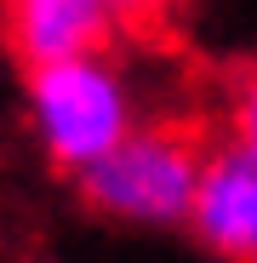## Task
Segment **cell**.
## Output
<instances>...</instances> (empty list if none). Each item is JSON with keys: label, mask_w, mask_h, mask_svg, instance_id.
<instances>
[{"label": "cell", "mask_w": 257, "mask_h": 263, "mask_svg": "<svg viewBox=\"0 0 257 263\" xmlns=\"http://www.w3.org/2000/svg\"><path fill=\"white\" fill-rule=\"evenodd\" d=\"M211 143L189 120H154L143 132H126V143L109 149L97 166L80 172L86 206L137 223H171L194 212V189L206 172Z\"/></svg>", "instance_id": "cell-1"}, {"label": "cell", "mask_w": 257, "mask_h": 263, "mask_svg": "<svg viewBox=\"0 0 257 263\" xmlns=\"http://www.w3.org/2000/svg\"><path fill=\"white\" fill-rule=\"evenodd\" d=\"M29 86H34V109H40V126H46V143H52L57 166L86 172L109 149L126 143V92L97 58L46 69Z\"/></svg>", "instance_id": "cell-2"}, {"label": "cell", "mask_w": 257, "mask_h": 263, "mask_svg": "<svg viewBox=\"0 0 257 263\" xmlns=\"http://www.w3.org/2000/svg\"><path fill=\"white\" fill-rule=\"evenodd\" d=\"M109 34H114V12L92 6V0H0V40L29 80L97 58Z\"/></svg>", "instance_id": "cell-3"}, {"label": "cell", "mask_w": 257, "mask_h": 263, "mask_svg": "<svg viewBox=\"0 0 257 263\" xmlns=\"http://www.w3.org/2000/svg\"><path fill=\"white\" fill-rule=\"evenodd\" d=\"M194 235L234 263H257V160L234 143H218L206 155L194 212Z\"/></svg>", "instance_id": "cell-4"}, {"label": "cell", "mask_w": 257, "mask_h": 263, "mask_svg": "<svg viewBox=\"0 0 257 263\" xmlns=\"http://www.w3.org/2000/svg\"><path fill=\"white\" fill-rule=\"evenodd\" d=\"M229 120H234V138H229V143L257 160V69L234 86V115H229Z\"/></svg>", "instance_id": "cell-5"}, {"label": "cell", "mask_w": 257, "mask_h": 263, "mask_svg": "<svg viewBox=\"0 0 257 263\" xmlns=\"http://www.w3.org/2000/svg\"><path fill=\"white\" fill-rule=\"evenodd\" d=\"M166 6H171V0H126V23H143V17H154Z\"/></svg>", "instance_id": "cell-6"}, {"label": "cell", "mask_w": 257, "mask_h": 263, "mask_svg": "<svg viewBox=\"0 0 257 263\" xmlns=\"http://www.w3.org/2000/svg\"><path fill=\"white\" fill-rule=\"evenodd\" d=\"M92 6H109L114 17H126V0H92Z\"/></svg>", "instance_id": "cell-7"}]
</instances>
